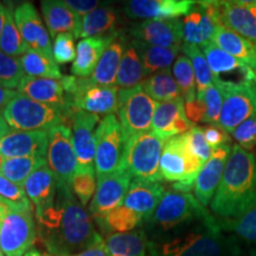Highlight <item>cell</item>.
<instances>
[{"instance_id": "1", "label": "cell", "mask_w": 256, "mask_h": 256, "mask_svg": "<svg viewBox=\"0 0 256 256\" xmlns=\"http://www.w3.org/2000/svg\"><path fill=\"white\" fill-rule=\"evenodd\" d=\"M34 218L38 238L51 256H74L104 241L69 185L57 184L54 203L34 211Z\"/></svg>"}, {"instance_id": "2", "label": "cell", "mask_w": 256, "mask_h": 256, "mask_svg": "<svg viewBox=\"0 0 256 256\" xmlns=\"http://www.w3.org/2000/svg\"><path fill=\"white\" fill-rule=\"evenodd\" d=\"M147 238V256H238L241 252L232 235H224L217 218L196 220Z\"/></svg>"}, {"instance_id": "3", "label": "cell", "mask_w": 256, "mask_h": 256, "mask_svg": "<svg viewBox=\"0 0 256 256\" xmlns=\"http://www.w3.org/2000/svg\"><path fill=\"white\" fill-rule=\"evenodd\" d=\"M256 206V156L232 146L223 177L210 203V210L220 220H232Z\"/></svg>"}, {"instance_id": "4", "label": "cell", "mask_w": 256, "mask_h": 256, "mask_svg": "<svg viewBox=\"0 0 256 256\" xmlns=\"http://www.w3.org/2000/svg\"><path fill=\"white\" fill-rule=\"evenodd\" d=\"M216 217L208 211L190 192L166 191L154 215L144 224L148 234L164 232L196 220H212Z\"/></svg>"}, {"instance_id": "5", "label": "cell", "mask_w": 256, "mask_h": 256, "mask_svg": "<svg viewBox=\"0 0 256 256\" xmlns=\"http://www.w3.org/2000/svg\"><path fill=\"white\" fill-rule=\"evenodd\" d=\"M165 140L152 132L140 133L124 140V153L120 168L133 179L160 183V158Z\"/></svg>"}, {"instance_id": "6", "label": "cell", "mask_w": 256, "mask_h": 256, "mask_svg": "<svg viewBox=\"0 0 256 256\" xmlns=\"http://www.w3.org/2000/svg\"><path fill=\"white\" fill-rule=\"evenodd\" d=\"M8 127L14 130H44L48 132L58 124H68L72 122V116L60 108L44 104L31 100L28 96L17 92L11 102L2 110Z\"/></svg>"}, {"instance_id": "7", "label": "cell", "mask_w": 256, "mask_h": 256, "mask_svg": "<svg viewBox=\"0 0 256 256\" xmlns=\"http://www.w3.org/2000/svg\"><path fill=\"white\" fill-rule=\"evenodd\" d=\"M62 82L66 102L72 112L84 110L90 114L100 115L115 114L118 106L116 86L96 84L92 78H82L76 76H63Z\"/></svg>"}, {"instance_id": "8", "label": "cell", "mask_w": 256, "mask_h": 256, "mask_svg": "<svg viewBox=\"0 0 256 256\" xmlns=\"http://www.w3.org/2000/svg\"><path fill=\"white\" fill-rule=\"evenodd\" d=\"M203 165L188 151L183 136L166 140L160 158V174L162 180L174 183L172 190L178 192L194 190L197 176Z\"/></svg>"}, {"instance_id": "9", "label": "cell", "mask_w": 256, "mask_h": 256, "mask_svg": "<svg viewBox=\"0 0 256 256\" xmlns=\"http://www.w3.org/2000/svg\"><path fill=\"white\" fill-rule=\"evenodd\" d=\"M37 238L34 210H20L0 203V246L4 256H25Z\"/></svg>"}, {"instance_id": "10", "label": "cell", "mask_w": 256, "mask_h": 256, "mask_svg": "<svg viewBox=\"0 0 256 256\" xmlns=\"http://www.w3.org/2000/svg\"><path fill=\"white\" fill-rule=\"evenodd\" d=\"M156 102L144 90L142 86L120 89L115 115L122 127L124 140L136 134L150 132Z\"/></svg>"}, {"instance_id": "11", "label": "cell", "mask_w": 256, "mask_h": 256, "mask_svg": "<svg viewBox=\"0 0 256 256\" xmlns=\"http://www.w3.org/2000/svg\"><path fill=\"white\" fill-rule=\"evenodd\" d=\"M212 72L214 84L220 89H232L256 84V75L252 68L229 54L220 50L215 43L200 46Z\"/></svg>"}, {"instance_id": "12", "label": "cell", "mask_w": 256, "mask_h": 256, "mask_svg": "<svg viewBox=\"0 0 256 256\" xmlns=\"http://www.w3.org/2000/svg\"><path fill=\"white\" fill-rule=\"evenodd\" d=\"M124 153V133L118 116H104L96 130V178L116 172Z\"/></svg>"}, {"instance_id": "13", "label": "cell", "mask_w": 256, "mask_h": 256, "mask_svg": "<svg viewBox=\"0 0 256 256\" xmlns=\"http://www.w3.org/2000/svg\"><path fill=\"white\" fill-rule=\"evenodd\" d=\"M46 164L57 184L69 185L78 168V156L72 145V133L68 124H58L48 130Z\"/></svg>"}, {"instance_id": "14", "label": "cell", "mask_w": 256, "mask_h": 256, "mask_svg": "<svg viewBox=\"0 0 256 256\" xmlns=\"http://www.w3.org/2000/svg\"><path fill=\"white\" fill-rule=\"evenodd\" d=\"M217 25L256 44V0L206 2Z\"/></svg>"}, {"instance_id": "15", "label": "cell", "mask_w": 256, "mask_h": 256, "mask_svg": "<svg viewBox=\"0 0 256 256\" xmlns=\"http://www.w3.org/2000/svg\"><path fill=\"white\" fill-rule=\"evenodd\" d=\"M130 183L132 177L121 168L113 174L98 177L95 194L89 203V214L94 220L102 218L112 210L122 206Z\"/></svg>"}, {"instance_id": "16", "label": "cell", "mask_w": 256, "mask_h": 256, "mask_svg": "<svg viewBox=\"0 0 256 256\" xmlns=\"http://www.w3.org/2000/svg\"><path fill=\"white\" fill-rule=\"evenodd\" d=\"M220 90L223 106L218 124L232 134L243 121L256 115V84Z\"/></svg>"}, {"instance_id": "17", "label": "cell", "mask_w": 256, "mask_h": 256, "mask_svg": "<svg viewBox=\"0 0 256 256\" xmlns=\"http://www.w3.org/2000/svg\"><path fill=\"white\" fill-rule=\"evenodd\" d=\"M14 20L22 37L30 49L54 60L49 31L44 28L40 16L31 2H23L14 8Z\"/></svg>"}, {"instance_id": "18", "label": "cell", "mask_w": 256, "mask_h": 256, "mask_svg": "<svg viewBox=\"0 0 256 256\" xmlns=\"http://www.w3.org/2000/svg\"><path fill=\"white\" fill-rule=\"evenodd\" d=\"M100 118L84 110H75L72 119V145L78 168H95L96 130Z\"/></svg>"}, {"instance_id": "19", "label": "cell", "mask_w": 256, "mask_h": 256, "mask_svg": "<svg viewBox=\"0 0 256 256\" xmlns=\"http://www.w3.org/2000/svg\"><path fill=\"white\" fill-rule=\"evenodd\" d=\"M194 4V0H130L124 11L130 19H178L186 16Z\"/></svg>"}, {"instance_id": "20", "label": "cell", "mask_w": 256, "mask_h": 256, "mask_svg": "<svg viewBox=\"0 0 256 256\" xmlns=\"http://www.w3.org/2000/svg\"><path fill=\"white\" fill-rule=\"evenodd\" d=\"M232 148V142H229L212 150L209 160L203 165L197 176L194 188V197L203 206L206 208L210 206L211 200L215 196L220 179L223 177Z\"/></svg>"}, {"instance_id": "21", "label": "cell", "mask_w": 256, "mask_h": 256, "mask_svg": "<svg viewBox=\"0 0 256 256\" xmlns=\"http://www.w3.org/2000/svg\"><path fill=\"white\" fill-rule=\"evenodd\" d=\"M133 40L162 48L182 46L183 43V24L180 19H162L145 20L134 25L130 31Z\"/></svg>"}, {"instance_id": "22", "label": "cell", "mask_w": 256, "mask_h": 256, "mask_svg": "<svg viewBox=\"0 0 256 256\" xmlns=\"http://www.w3.org/2000/svg\"><path fill=\"white\" fill-rule=\"evenodd\" d=\"M194 126V124L188 119L186 113H185V102L183 98L156 104L151 130L160 139L166 142L171 138L183 136Z\"/></svg>"}, {"instance_id": "23", "label": "cell", "mask_w": 256, "mask_h": 256, "mask_svg": "<svg viewBox=\"0 0 256 256\" xmlns=\"http://www.w3.org/2000/svg\"><path fill=\"white\" fill-rule=\"evenodd\" d=\"M48 132L44 130H14L0 139V156L4 158L38 156L46 158Z\"/></svg>"}, {"instance_id": "24", "label": "cell", "mask_w": 256, "mask_h": 256, "mask_svg": "<svg viewBox=\"0 0 256 256\" xmlns=\"http://www.w3.org/2000/svg\"><path fill=\"white\" fill-rule=\"evenodd\" d=\"M182 24L184 43L200 48L212 42L217 28L206 2H196L191 11L182 19Z\"/></svg>"}, {"instance_id": "25", "label": "cell", "mask_w": 256, "mask_h": 256, "mask_svg": "<svg viewBox=\"0 0 256 256\" xmlns=\"http://www.w3.org/2000/svg\"><path fill=\"white\" fill-rule=\"evenodd\" d=\"M165 192V188L160 183L133 179L122 206L139 214L145 224L154 215Z\"/></svg>"}, {"instance_id": "26", "label": "cell", "mask_w": 256, "mask_h": 256, "mask_svg": "<svg viewBox=\"0 0 256 256\" xmlns=\"http://www.w3.org/2000/svg\"><path fill=\"white\" fill-rule=\"evenodd\" d=\"M17 92L19 94L28 96L31 100L60 108L72 116L74 112L70 110L66 106V95H64V89L60 80L58 81V80L24 76L19 83Z\"/></svg>"}, {"instance_id": "27", "label": "cell", "mask_w": 256, "mask_h": 256, "mask_svg": "<svg viewBox=\"0 0 256 256\" xmlns=\"http://www.w3.org/2000/svg\"><path fill=\"white\" fill-rule=\"evenodd\" d=\"M40 10L51 37L72 34L75 38H78L82 17L72 11L66 2L62 0H44L40 2Z\"/></svg>"}, {"instance_id": "28", "label": "cell", "mask_w": 256, "mask_h": 256, "mask_svg": "<svg viewBox=\"0 0 256 256\" xmlns=\"http://www.w3.org/2000/svg\"><path fill=\"white\" fill-rule=\"evenodd\" d=\"M113 36L114 34L110 36H98L80 40L76 46L75 60L72 66V75L82 78H92L100 62L101 56L113 40Z\"/></svg>"}, {"instance_id": "29", "label": "cell", "mask_w": 256, "mask_h": 256, "mask_svg": "<svg viewBox=\"0 0 256 256\" xmlns=\"http://www.w3.org/2000/svg\"><path fill=\"white\" fill-rule=\"evenodd\" d=\"M128 40L126 34L120 30L115 32L113 40L104 50V55L101 56L100 62L96 66L94 74L92 75V81L96 84L106 86H115L116 82L118 72H119L121 60H122L124 50L128 44Z\"/></svg>"}, {"instance_id": "30", "label": "cell", "mask_w": 256, "mask_h": 256, "mask_svg": "<svg viewBox=\"0 0 256 256\" xmlns=\"http://www.w3.org/2000/svg\"><path fill=\"white\" fill-rule=\"evenodd\" d=\"M23 188L34 211H37L54 203L57 194V180L46 164L36 170L25 180Z\"/></svg>"}, {"instance_id": "31", "label": "cell", "mask_w": 256, "mask_h": 256, "mask_svg": "<svg viewBox=\"0 0 256 256\" xmlns=\"http://www.w3.org/2000/svg\"><path fill=\"white\" fill-rule=\"evenodd\" d=\"M212 43L256 72V44L229 28L217 25Z\"/></svg>"}, {"instance_id": "32", "label": "cell", "mask_w": 256, "mask_h": 256, "mask_svg": "<svg viewBox=\"0 0 256 256\" xmlns=\"http://www.w3.org/2000/svg\"><path fill=\"white\" fill-rule=\"evenodd\" d=\"M110 256H147L148 238L144 228L130 232L110 234L104 238Z\"/></svg>"}, {"instance_id": "33", "label": "cell", "mask_w": 256, "mask_h": 256, "mask_svg": "<svg viewBox=\"0 0 256 256\" xmlns=\"http://www.w3.org/2000/svg\"><path fill=\"white\" fill-rule=\"evenodd\" d=\"M119 25V14L114 8L100 6L92 14L82 18V26L78 38L110 36L115 34Z\"/></svg>"}, {"instance_id": "34", "label": "cell", "mask_w": 256, "mask_h": 256, "mask_svg": "<svg viewBox=\"0 0 256 256\" xmlns=\"http://www.w3.org/2000/svg\"><path fill=\"white\" fill-rule=\"evenodd\" d=\"M132 42L142 60L147 76L170 69V66L176 62V60L179 56V51L182 48H162L142 43V42L136 40H132Z\"/></svg>"}, {"instance_id": "35", "label": "cell", "mask_w": 256, "mask_h": 256, "mask_svg": "<svg viewBox=\"0 0 256 256\" xmlns=\"http://www.w3.org/2000/svg\"><path fill=\"white\" fill-rule=\"evenodd\" d=\"M148 78L144 68L142 60L140 58L133 42H128L118 72L115 86L120 89H130L140 86Z\"/></svg>"}, {"instance_id": "36", "label": "cell", "mask_w": 256, "mask_h": 256, "mask_svg": "<svg viewBox=\"0 0 256 256\" xmlns=\"http://www.w3.org/2000/svg\"><path fill=\"white\" fill-rule=\"evenodd\" d=\"M95 222L100 226L101 232L106 234V236L110 234L130 232L144 226L142 217L124 206H118L116 209L112 210L110 214L100 220H96Z\"/></svg>"}, {"instance_id": "37", "label": "cell", "mask_w": 256, "mask_h": 256, "mask_svg": "<svg viewBox=\"0 0 256 256\" xmlns=\"http://www.w3.org/2000/svg\"><path fill=\"white\" fill-rule=\"evenodd\" d=\"M142 86L144 90L151 96L156 104L174 101L182 98L180 89L176 83L170 69L150 75L142 83Z\"/></svg>"}, {"instance_id": "38", "label": "cell", "mask_w": 256, "mask_h": 256, "mask_svg": "<svg viewBox=\"0 0 256 256\" xmlns=\"http://www.w3.org/2000/svg\"><path fill=\"white\" fill-rule=\"evenodd\" d=\"M46 165V158L38 156H20V158H4L0 174L12 183L23 186L25 180L36 170Z\"/></svg>"}, {"instance_id": "39", "label": "cell", "mask_w": 256, "mask_h": 256, "mask_svg": "<svg viewBox=\"0 0 256 256\" xmlns=\"http://www.w3.org/2000/svg\"><path fill=\"white\" fill-rule=\"evenodd\" d=\"M19 60H20L22 68H23L24 74H26V76L37 78L58 80V81L63 78L58 64L54 60H48L46 57L30 48L23 56L19 57Z\"/></svg>"}, {"instance_id": "40", "label": "cell", "mask_w": 256, "mask_h": 256, "mask_svg": "<svg viewBox=\"0 0 256 256\" xmlns=\"http://www.w3.org/2000/svg\"><path fill=\"white\" fill-rule=\"evenodd\" d=\"M28 50V46L22 37L14 20V10H6L5 25L0 37V51L12 57H22Z\"/></svg>"}, {"instance_id": "41", "label": "cell", "mask_w": 256, "mask_h": 256, "mask_svg": "<svg viewBox=\"0 0 256 256\" xmlns=\"http://www.w3.org/2000/svg\"><path fill=\"white\" fill-rule=\"evenodd\" d=\"M180 50L191 60L194 76H196L197 94H202L208 87L214 84L212 72L210 70L209 63H208L206 56H204L203 51L200 50V46L183 43Z\"/></svg>"}, {"instance_id": "42", "label": "cell", "mask_w": 256, "mask_h": 256, "mask_svg": "<svg viewBox=\"0 0 256 256\" xmlns=\"http://www.w3.org/2000/svg\"><path fill=\"white\" fill-rule=\"evenodd\" d=\"M172 75L180 89L184 102L194 100L197 98L196 76L191 60L185 55H179L172 66Z\"/></svg>"}, {"instance_id": "43", "label": "cell", "mask_w": 256, "mask_h": 256, "mask_svg": "<svg viewBox=\"0 0 256 256\" xmlns=\"http://www.w3.org/2000/svg\"><path fill=\"white\" fill-rule=\"evenodd\" d=\"M218 224L223 232L232 234L243 241L256 242V206L238 218L218 220Z\"/></svg>"}, {"instance_id": "44", "label": "cell", "mask_w": 256, "mask_h": 256, "mask_svg": "<svg viewBox=\"0 0 256 256\" xmlns=\"http://www.w3.org/2000/svg\"><path fill=\"white\" fill-rule=\"evenodd\" d=\"M98 185L95 168H78L72 179V190L83 206H87L94 197Z\"/></svg>"}, {"instance_id": "45", "label": "cell", "mask_w": 256, "mask_h": 256, "mask_svg": "<svg viewBox=\"0 0 256 256\" xmlns=\"http://www.w3.org/2000/svg\"><path fill=\"white\" fill-rule=\"evenodd\" d=\"M0 203L20 210H34V206L25 194L23 186L12 183L0 174Z\"/></svg>"}, {"instance_id": "46", "label": "cell", "mask_w": 256, "mask_h": 256, "mask_svg": "<svg viewBox=\"0 0 256 256\" xmlns=\"http://www.w3.org/2000/svg\"><path fill=\"white\" fill-rule=\"evenodd\" d=\"M24 76L20 60L0 51V86L14 90L18 88Z\"/></svg>"}, {"instance_id": "47", "label": "cell", "mask_w": 256, "mask_h": 256, "mask_svg": "<svg viewBox=\"0 0 256 256\" xmlns=\"http://www.w3.org/2000/svg\"><path fill=\"white\" fill-rule=\"evenodd\" d=\"M183 138L188 151L196 156L198 160H200L203 164H206L211 156L212 148H211L209 144L206 142V136H204L203 128L194 124L188 132L183 134Z\"/></svg>"}, {"instance_id": "48", "label": "cell", "mask_w": 256, "mask_h": 256, "mask_svg": "<svg viewBox=\"0 0 256 256\" xmlns=\"http://www.w3.org/2000/svg\"><path fill=\"white\" fill-rule=\"evenodd\" d=\"M206 106V122L209 124H218L220 112L223 106V95L218 87L211 84L202 94H197Z\"/></svg>"}, {"instance_id": "49", "label": "cell", "mask_w": 256, "mask_h": 256, "mask_svg": "<svg viewBox=\"0 0 256 256\" xmlns=\"http://www.w3.org/2000/svg\"><path fill=\"white\" fill-rule=\"evenodd\" d=\"M54 60L57 64L74 63L76 57L75 36L72 34H60L55 37L52 46Z\"/></svg>"}, {"instance_id": "50", "label": "cell", "mask_w": 256, "mask_h": 256, "mask_svg": "<svg viewBox=\"0 0 256 256\" xmlns=\"http://www.w3.org/2000/svg\"><path fill=\"white\" fill-rule=\"evenodd\" d=\"M238 145L248 152H252L256 147V115L243 121L232 133Z\"/></svg>"}, {"instance_id": "51", "label": "cell", "mask_w": 256, "mask_h": 256, "mask_svg": "<svg viewBox=\"0 0 256 256\" xmlns=\"http://www.w3.org/2000/svg\"><path fill=\"white\" fill-rule=\"evenodd\" d=\"M203 130L206 142L212 150L230 142L229 133L224 130L220 124H209L204 127Z\"/></svg>"}, {"instance_id": "52", "label": "cell", "mask_w": 256, "mask_h": 256, "mask_svg": "<svg viewBox=\"0 0 256 256\" xmlns=\"http://www.w3.org/2000/svg\"><path fill=\"white\" fill-rule=\"evenodd\" d=\"M185 113L192 124L206 122V106H204L203 100L198 96L194 100L185 102Z\"/></svg>"}, {"instance_id": "53", "label": "cell", "mask_w": 256, "mask_h": 256, "mask_svg": "<svg viewBox=\"0 0 256 256\" xmlns=\"http://www.w3.org/2000/svg\"><path fill=\"white\" fill-rule=\"evenodd\" d=\"M64 2L80 17H86L98 8H100L98 0H64Z\"/></svg>"}, {"instance_id": "54", "label": "cell", "mask_w": 256, "mask_h": 256, "mask_svg": "<svg viewBox=\"0 0 256 256\" xmlns=\"http://www.w3.org/2000/svg\"><path fill=\"white\" fill-rule=\"evenodd\" d=\"M25 256H51V255L48 254V252H40L37 250H34V249H31V250L28 252ZM74 256H110V252H108L107 248H106L104 240V241L98 243V244L88 248L87 250L80 252V254H76Z\"/></svg>"}, {"instance_id": "55", "label": "cell", "mask_w": 256, "mask_h": 256, "mask_svg": "<svg viewBox=\"0 0 256 256\" xmlns=\"http://www.w3.org/2000/svg\"><path fill=\"white\" fill-rule=\"evenodd\" d=\"M17 90H11V89L4 88L0 86V113L5 110L6 106L11 102L12 98L17 95Z\"/></svg>"}, {"instance_id": "56", "label": "cell", "mask_w": 256, "mask_h": 256, "mask_svg": "<svg viewBox=\"0 0 256 256\" xmlns=\"http://www.w3.org/2000/svg\"><path fill=\"white\" fill-rule=\"evenodd\" d=\"M10 130H11V128L8 127V122H6L4 118H2V115L0 114V139H2L4 136H6Z\"/></svg>"}, {"instance_id": "57", "label": "cell", "mask_w": 256, "mask_h": 256, "mask_svg": "<svg viewBox=\"0 0 256 256\" xmlns=\"http://www.w3.org/2000/svg\"><path fill=\"white\" fill-rule=\"evenodd\" d=\"M6 10H8V8H5V6L0 2V37H2V28H4V25H5Z\"/></svg>"}, {"instance_id": "58", "label": "cell", "mask_w": 256, "mask_h": 256, "mask_svg": "<svg viewBox=\"0 0 256 256\" xmlns=\"http://www.w3.org/2000/svg\"><path fill=\"white\" fill-rule=\"evenodd\" d=\"M244 256H256V250H252L250 252H248V254Z\"/></svg>"}, {"instance_id": "59", "label": "cell", "mask_w": 256, "mask_h": 256, "mask_svg": "<svg viewBox=\"0 0 256 256\" xmlns=\"http://www.w3.org/2000/svg\"><path fill=\"white\" fill-rule=\"evenodd\" d=\"M2 162H4V156H0V168H2Z\"/></svg>"}, {"instance_id": "60", "label": "cell", "mask_w": 256, "mask_h": 256, "mask_svg": "<svg viewBox=\"0 0 256 256\" xmlns=\"http://www.w3.org/2000/svg\"><path fill=\"white\" fill-rule=\"evenodd\" d=\"M0 256H4V254H2V246H0Z\"/></svg>"}, {"instance_id": "61", "label": "cell", "mask_w": 256, "mask_h": 256, "mask_svg": "<svg viewBox=\"0 0 256 256\" xmlns=\"http://www.w3.org/2000/svg\"><path fill=\"white\" fill-rule=\"evenodd\" d=\"M255 75H256V72H255Z\"/></svg>"}]
</instances>
